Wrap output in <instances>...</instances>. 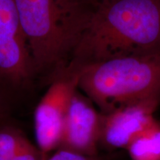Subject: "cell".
Segmentation results:
<instances>
[{
  "mask_svg": "<svg viewBox=\"0 0 160 160\" xmlns=\"http://www.w3.org/2000/svg\"><path fill=\"white\" fill-rule=\"evenodd\" d=\"M38 80L48 85L71 62L95 6L85 0H14Z\"/></svg>",
  "mask_w": 160,
  "mask_h": 160,
  "instance_id": "cell-2",
  "label": "cell"
},
{
  "mask_svg": "<svg viewBox=\"0 0 160 160\" xmlns=\"http://www.w3.org/2000/svg\"><path fill=\"white\" fill-rule=\"evenodd\" d=\"M12 157H2L0 156V160H11Z\"/></svg>",
  "mask_w": 160,
  "mask_h": 160,
  "instance_id": "cell-13",
  "label": "cell"
},
{
  "mask_svg": "<svg viewBox=\"0 0 160 160\" xmlns=\"http://www.w3.org/2000/svg\"><path fill=\"white\" fill-rule=\"evenodd\" d=\"M160 100L148 99L102 113L99 149L126 150L136 138L156 121Z\"/></svg>",
  "mask_w": 160,
  "mask_h": 160,
  "instance_id": "cell-6",
  "label": "cell"
},
{
  "mask_svg": "<svg viewBox=\"0 0 160 160\" xmlns=\"http://www.w3.org/2000/svg\"><path fill=\"white\" fill-rule=\"evenodd\" d=\"M78 87L103 113L145 100H160V53L87 64Z\"/></svg>",
  "mask_w": 160,
  "mask_h": 160,
  "instance_id": "cell-3",
  "label": "cell"
},
{
  "mask_svg": "<svg viewBox=\"0 0 160 160\" xmlns=\"http://www.w3.org/2000/svg\"><path fill=\"white\" fill-rule=\"evenodd\" d=\"M131 160H160V121H156L126 148Z\"/></svg>",
  "mask_w": 160,
  "mask_h": 160,
  "instance_id": "cell-8",
  "label": "cell"
},
{
  "mask_svg": "<svg viewBox=\"0 0 160 160\" xmlns=\"http://www.w3.org/2000/svg\"><path fill=\"white\" fill-rule=\"evenodd\" d=\"M82 65L71 61L50 82L34 111L37 147L44 154L59 148L66 115L73 94L79 88Z\"/></svg>",
  "mask_w": 160,
  "mask_h": 160,
  "instance_id": "cell-5",
  "label": "cell"
},
{
  "mask_svg": "<svg viewBox=\"0 0 160 160\" xmlns=\"http://www.w3.org/2000/svg\"><path fill=\"white\" fill-rule=\"evenodd\" d=\"M102 113L78 88L70 103L59 148L87 156L99 155Z\"/></svg>",
  "mask_w": 160,
  "mask_h": 160,
  "instance_id": "cell-7",
  "label": "cell"
},
{
  "mask_svg": "<svg viewBox=\"0 0 160 160\" xmlns=\"http://www.w3.org/2000/svg\"><path fill=\"white\" fill-rule=\"evenodd\" d=\"M160 53V0H100L71 61Z\"/></svg>",
  "mask_w": 160,
  "mask_h": 160,
  "instance_id": "cell-1",
  "label": "cell"
},
{
  "mask_svg": "<svg viewBox=\"0 0 160 160\" xmlns=\"http://www.w3.org/2000/svg\"><path fill=\"white\" fill-rule=\"evenodd\" d=\"M37 81L14 0H0V122L14 113Z\"/></svg>",
  "mask_w": 160,
  "mask_h": 160,
  "instance_id": "cell-4",
  "label": "cell"
},
{
  "mask_svg": "<svg viewBox=\"0 0 160 160\" xmlns=\"http://www.w3.org/2000/svg\"><path fill=\"white\" fill-rule=\"evenodd\" d=\"M46 160H107L101 155L87 156L64 148H58Z\"/></svg>",
  "mask_w": 160,
  "mask_h": 160,
  "instance_id": "cell-10",
  "label": "cell"
},
{
  "mask_svg": "<svg viewBox=\"0 0 160 160\" xmlns=\"http://www.w3.org/2000/svg\"><path fill=\"white\" fill-rule=\"evenodd\" d=\"M85 1L89 4H91V5L95 6L98 2H99L100 0H85Z\"/></svg>",
  "mask_w": 160,
  "mask_h": 160,
  "instance_id": "cell-12",
  "label": "cell"
},
{
  "mask_svg": "<svg viewBox=\"0 0 160 160\" xmlns=\"http://www.w3.org/2000/svg\"><path fill=\"white\" fill-rule=\"evenodd\" d=\"M29 141L21 132L11 128L0 129V156L12 157Z\"/></svg>",
  "mask_w": 160,
  "mask_h": 160,
  "instance_id": "cell-9",
  "label": "cell"
},
{
  "mask_svg": "<svg viewBox=\"0 0 160 160\" xmlns=\"http://www.w3.org/2000/svg\"><path fill=\"white\" fill-rule=\"evenodd\" d=\"M48 157L29 142L12 157L11 160H46Z\"/></svg>",
  "mask_w": 160,
  "mask_h": 160,
  "instance_id": "cell-11",
  "label": "cell"
}]
</instances>
